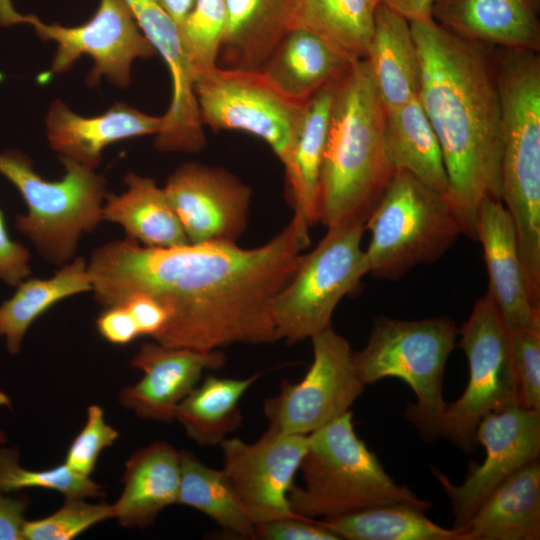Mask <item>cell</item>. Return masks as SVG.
<instances>
[{"mask_svg":"<svg viewBox=\"0 0 540 540\" xmlns=\"http://www.w3.org/2000/svg\"><path fill=\"white\" fill-rule=\"evenodd\" d=\"M309 243L293 218L271 240L249 249L236 242L153 248L125 237L91 253V292L104 307L134 294L154 298L168 317L153 340L167 347L212 351L268 344L279 340L273 301Z\"/></svg>","mask_w":540,"mask_h":540,"instance_id":"1","label":"cell"},{"mask_svg":"<svg viewBox=\"0 0 540 540\" xmlns=\"http://www.w3.org/2000/svg\"><path fill=\"white\" fill-rule=\"evenodd\" d=\"M410 25L421 66L418 98L447 172L445 197L462 234L476 240L482 201L501 200L497 48L459 38L433 19Z\"/></svg>","mask_w":540,"mask_h":540,"instance_id":"2","label":"cell"},{"mask_svg":"<svg viewBox=\"0 0 540 540\" xmlns=\"http://www.w3.org/2000/svg\"><path fill=\"white\" fill-rule=\"evenodd\" d=\"M385 114L365 60L350 64L335 82L320 171L317 217L326 227L365 225L395 174Z\"/></svg>","mask_w":540,"mask_h":540,"instance_id":"3","label":"cell"},{"mask_svg":"<svg viewBox=\"0 0 540 540\" xmlns=\"http://www.w3.org/2000/svg\"><path fill=\"white\" fill-rule=\"evenodd\" d=\"M501 201L515 226L526 280L540 290V56L497 48Z\"/></svg>","mask_w":540,"mask_h":540,"instance_id":"4","label":"cell"},{"mask_svg":"<svg viewBox=\"0 0 540 540\" xmlns=\"http://www.w3.org/2000/svg\"><path fill=\"white\" fill-rule=\"evenodd\" d=\"M299 470L304 486L294 485L288 500L293 513L304 518H332L399 503L426 511L432 505L388 475L357 436L351 410L308 435Z\"/></svg>","mask_w":540,"mask_h":540,"instance_id":"5","label":"cell"},{"mask_svg":"<svg viewBox=\"0 0 540 540\" xmlns=\"http://www.w3.org/2000/svg\"><path fill=\"white\" fill-rule=\"evenodd\" d=\"M458 334L448 317H379L363 349L353 351L354 367L364 385L390 377L411 388L416 401L407 404L405 417L425 441L442 436L447 404L443 398L444 370Z\"/></svg>","mask_w":540,"mask_h":540,"instance_id":"6","label":"cell"},{"mask_svg":"<svg viewBox=\"0 0 540 540\" xmlns=\"http://www.w3.org/2000/svg\"><path fill=\"white\" fill-rule=\"evenodd\" d=\"M60 160L63 177L49 181L23 153L0 152V174L17 188L27 206L25 214L16 216V229L44 260L58 267L73 260L81 237L103 222L107 196L103 175L71 159Z\"/></svg>","mask_w":540,"mask_h":540,"instance_id":"7","label":"cell"},{"mask_svg":"<svg viewBox=\"0 0 540 540\" xmlns=\"http://www.w3.org/2000/svg\"><path fill=\"white\" fill-rule=\"evenodd\" d=\"M368 273L398 279L439 259L462 234L445 195L397 170L365 222Z\"/></svg>","mask_w":540,"mask_h":540,"instance_id":"8","label":"cell"},{"mask_svg":"<svg viewBox=\"0 0 540 540\" xmlns=\"http://www.w3.org/2000/svg\"><path fill=\"white\" fill-rule=\"evenodd\" d=\"M327 229L317 246L301 255L292 277L273 301L272 315L279 339L296 343L331 327L339 302L368 273L361 247L364 224Z\"/></svg>","mask_w":540,"mask_h":540,"instance_id":"9","label":"cell"},{"mask_svg":"<svg viewBox=\"0 0 540 540\" xmlns=\"http://www.w3.org/2000/svg\"><path fill=\"white\" fill-rule=\"evenodd\" d=\"M459 335L458 346L467 357L469 379L462 395L446 404L442 436L471 453L477 444L476 428L481 418L521 405V396L507 328L487 293L475 302Z\"/></svg>","mask_w":540,"mask_h":540,"instance_id":"10","label":"cell"},{"mask_svg":"<svg viewBox=\"0 0 540 540\" xmlns=\"http://www.w3.org/2000/svg\"><path fill=\"white\" fill-rule=\"evenodd\" d=\"M194 89L203 126L254 135L288 166L307 101L284 94L261 70L219 65L199 76Z\"/></svg>","mask_w":540,"mask_h":540,"instance_id":"11","label":"cell"},{"mask_svg":"<svg viewBox=\"0 0 540 540\" xmlns=\"http://www.w3.org/2000/svg\"><path fill=\"white\" fill-rule=\"evenodd\" d=\"M0 20L29 24L41 39L56 43L50 74L67 72L83 55L91 57L90 85L104 77L116 87H126L131 82L133 62L156 53L125 0H99L94 15L73 27L44 23L32 14H19L9 0H0Z\"/></svg>","mask_w":540,"mask_h":540,"instance_id":"12","label":"cell"},{"mask_svg":"<svg viewBox=\"0 0 540 540\" xmlns=\"http://www.w3.org/2000/svg\"><path fill=\"white\" fill-rule=\"evenodd\" d=\"M311 340L313 361L302 380H282L279 393L264 401L270 429L308 435L351 410L363 393L348 341L331 327Z\"/></svg>","mask_w":540,"mask_h":540,"instance_id":"13","label":"cell"},{"mask_svg":"<svg viewBox=\"0 0 540 540\" xmlns=\"http://www.w3.org/2000/svg\"><path fill=\"white\" fill-rule=\"evenodd\" d=\"M485 459L471 464L461 484L433 467L453 514V527L465 526L491 493L516 471L539 459L540 411L521 405L485 414L476 428Z\"/></svg>","mask_w":540,"mask_h":540,"instance_id":"14","label":"cell"},{"mask_svg":"<svg viewBox=\"0 0 540 540\" xmlns=\"http://www.w3.org/2000/svg\"><path fill=\"white\" fill-rule=\"evenodd\" d=\"M308 435L268 428L254 443L234 437L219 444L223 471L255 525L296 515L288 495L307 450Z\"/></svg>","mask_w":540,"mask_h":540,"instance_id":"15","label":"cell"},{"mask_svg":"<svg viewBox=\"0 0 540 540\" xmlns=\"http://www.w3.org/2000/svg\"><path fill=\"white\" fill-rule=\"evenodd\" d=\"M163 189L192 244L236 242L246 229L251 189L223 168L183 163Z\"/></svg>","mask_w":540,"mask_h":540,"instance_id":"16","label":"cell"},{"mask_svg":"<svg viewBox=\"0 0 540 540\" xmlns=\"http://www.w3.org/2000/svg\"><path fill=\"white\" fill-rule=\"evenodd\" d=\"M125 1L142 33L164 60L171 77V101L162 115L163 124L154 146L162 152H198L206 146V137L179 27L159 0Z\"/></svg>","mask_w":540,"mask_h":540,"instance_id":"17","label":"cell"},{"mask_svg":"<svg viewBox=\"0 0 540 540\" xmlns=\"http://www.w3.org/2000/svg\"><path fill=\"white\" fill-rule=\"evenodd\" d=\"M225 362L220 349L199 351L146 342L130 360L131 367L141 370L143 376L121 390L119 402L139 418L172 423L177 406L198 385L203 373L220 369Z\"/></svg>","mask_w":540,"mask_h":540,"instance_id":"18","label":"cell"},{"mask_svg":"<svg viewBox=\"0 0 540 540\" xmlns=\"http://www.w3.org/2000/svg\"><path fill=\"white\" fill-rule=\"evenodd\" d=\"M488 273L487 294L507 328L540 324V308L530 297L514 223L499 199L482 201L476 220Z\"/></svg>","mask_w":540,"mask_h":540,"instance_id":"19","label":"cell"},{"mask_svg":"<svg viewBox=\"0 0 540 540\" xmlns=\"http://www.w3.org/2000/svg\"><path fill=\"white\" fill-rule=\"evenodd\" d=\"M163 116L146 114L125 103H117L92 117L79 115L62 100H54L47 110L45 130L48 143L60 158L71 159L96 169L104 149L125 139L156 135Z\"/></svg>","mask_w":540,"mask_h":540,"instance_id":"20","label":"cell"},{"mask_svg":"<svg viewBox=\"0 0 540 540\" xmlns=\"http://www.w3.org/2000/svg\"><path fill=\"white\" fill-rule=\"evenodd\" d=\"M540 0H434L432 19L467 41L540 50Z\"/></svg>","mask_w":540,"mask_h":540,"instance_id":"21","label":"cell"},{"mask_svg":"<svg viewBox=\"0 0 540 540\" xmlns=\"http://www.w3.org/2000/svg\"><path fill=\"white\" fill-rule=\"evenodd\" d=\"M122 484L112 504L114 518L124 528L151 526L165 508L177 504L180 452L164 441L137 449L125 463Z\"/></svg>","mask_w":540,"mask_h":540,"instance_id":"22","label":"cell"},{"mask_svg":"<svg viewBox=\"0 0 540 540\" xmlns=\"http://www.w3.org/2000/svg\"><path fill=\"white\" fill-rule=\"evenodd\" d=\"M298 0H226L219 58L225 68L262 70L294 28Z\"/></svg>","mask_w":540,"mask_h":540,"instance_id":"23","label":"cell"},{"mask_svg":"<svg viewBox=\"0 0 540 540\" xmlns=\"http://www.w3.org/2000/svg\"><path fill=\"white\" fill-rule=\"evenodd\" d=\"M364 60L385 110L418 97L421 66L410 22L381 3Z\"/></svg>","mask_w":540,"mask_h":540,"instance_id":"24","label":"cell"},{"mask_svg":"<svg viewBox=\"0 0 540 540\" xmlns=\"http://www.w3.org/2000/svg\"><path fill=\"white\" fill-rule=\"evenodd\" d=\"M461 528L464 540L540 539L539 459L498 486Z\"/></svg>","mask_w":540,"mask_h":540,"instance_id":"25","label":"cell"},{"mask_svg":"<svg viewBox=\"0 0 540 540\" xmlns=\"http://www.w3.org/2000/svg\"><path fill=\"white\" fill-rule=\"evenodd\" d=\"M124 183L126 190L121 194H107L103 221L120 225L127 238L147 247L190 243L163 187L134 172L125 175Z\"/></svg>","mask_w":540,"mask_h":540,"instance_id":"26","label":"cell"},{"mask_svg":"<svg viewBox=\"0 0 540 540\" xmlns=\"http://www.w3.org/2000/svg\"><path fill=\"white\" fill-rule=\"evenodd\" d=\"M335 82L324 86L307 100L291 159L285 168L294 207L292 218L308 236L310 228L318 222L319 178Z\"/></svg>","mask_w":540,"mask_h":540,"instance_id":"27","label":"cell"},{"mask_svg":"<svg viewBox=\"0 0 540 540\" xmlns=\"http://www.w3.org/2000/svg\"><path fill=\"white\" fill-rule=\"evenodd\" d=\"M385 111V146L395 170L446 195L448 177L441 147L419 98Z\"/></svg>","mask_w":540,"mask_h":540,"instance_id":"28","label":"cell"},{"mask_svg":"<svg viewBox=\"0 0 540 540\" xmlns=\"http://www.w3.org/2000/svg\"><path fill=\"white\" fill-rule=\"evenodd\" d=\"M350 66L313 33L293 28L261 70L284 94L307 101Z\"/></svg>","mask_w":540,"mask_h":540,"instance_id":"29","label":"cell"},{"mask_svg":"<svg viewBox=\"0 0 540 540\" xmlns=\"http://www.w3.org/2000/svg\"><path fill=\"white\" fill-rule=\"evenodd\" d=\"M92 290L88 261L76 256L49 278H26L13 295L0 305V337L7 351L17 355L23 339L40 316L60 301Z\"/></svg>","mask_w":540,"mask_h":540,"instance_id":"30","label":"cell"},{"mask_svg":"<svg viewBox=\"0 0 540 540\" xmlns=\"http://www.w3.org/2000/svg\"><path fill=\"white\" fill-rule=\"evenodd\" d=\"M258 378L257 373L244 379L208 375L179 403L175 420L197 444L219 445L241 426L240 400Z\"/></svg>","mask_w":540,"mask_h":540,"instance_id":"31","label":"cell"},{"mask_svg":"<svg viewBox=\"0 0 540 540\" xmlns=\"http://www.w3.org/2000/svg\"><path fill=\"white\" fill-rule=\"evenodd\" d=\"M378 0H298L294 28L305 29L346 62L364 60Z\"/></svg>","mask_w":540,"mask_h":540,"instance_id":"32","label":"cell"},{"mask_svg":"<svg viewBox=\"0 0 540 540\" xmlns=\"http://www.w3.org/2000/svg\"><path fill=\"white\" fill-rule=\"evenodd\" d=\"M406 503L384 505L319 522L339 539L349 540H464L462 528H444Z\"/></svg>","mask_w":540,"mask_h":540,"instance_id":"33","label":"cell"},{"mask_svg":"<svg viewBox=\"0 0 540 540\" xmlns=\"http://www.w3.org/2000/svg\"><path fill=\"white\" fill-rule=\"evenodd\" d=\"M179 452L177 504L200 511L228 533L253 539L255 524L243 509L223 469L207 466L188 450Z\"/></svg>","mask_w":540,"mask_h":540,"instance_id":"34","label":"cell"},{"mask_svg":"<svg viewBox=\"0 0 540 540\" xmlns=\"http://www.w3.org/2000/svg\"><path fill=\"white\" fill-rule=\"evenodd\" d=\"M3 445L0 444V489L7 494L27 488L53 490L65 498H96L104 494L91 477L72 471L64 462L44 470L26 469L20 463L19 449Z\"/></svg>","mask_w":540,"mask_h":540,"instance_id":"35","label":"cell"},{"mask_svg":"<svg viewBox=\"0 0 540 540\" xmlns=\"http://www.w3.org/2000/svg\"><path fill=\"white\" fill-rule=\"evenodd\" d=\"M226 23V0H195L179 27L194 81L218 66Z\"/></svg>","mask_w":540,"mask_h":540,"instance_id":"36","label":"cell"},{"mask_svg":"<svg viewBox=\"0 0 540 540\" xmlns=\"http://www.w3.org/2000/svg\"><path fill=\"white\" fill-rule=\"evenodd\" d=\"M114 518L112 504L90 503L85 498H65L54 513L26 520L23 540H71L94 525Z\"/></svg>","mask_w":540,"mask_h":540,"instance_id":"37","label":"cell"},{"mask_svg":"<svg viewBox=\"0 0 540 540\" xmlns=\"http://www.w3.org/2000/svg\"><path fill=\"white\" fill-rule=\"evenodd\" d=\"M507 332L521 405L540 411V324L507 328Z\"/></svg>","mask_w":540,"mask_h":540,"instance_id":"38","label":"cell"},{"mask_svg":"<svg viewBox=\"0 0 540 540\" xmlns=\"http://www.w3.org/2000/svg\"><path fill=\"white\" fill-rule=\"evenodd\" d=\"M119 438V432L105 420L101 406L92 404L87 409L84 426L71 442L64 464L72 471L90 477L98 458Z\"/></svg>","mask_w":540,"mask_h":540,"instance_id":"39","label":"cell"},{"mask_svg":"<svg viewBox=\"0 0 540 540\" xmlns=\"http://www.w3.org/2000/svg\"><path fill=\"white\" fill-rule=\"evenodd\" d=\"M253 539L261 540H338L314 519L293 515L255 525Z\"/></svg>","mask_w":540,"mask_h":540,"instance_id":"40","label":"cell"},{"mask_svg":"<svg viewBox=\"0 0 540 540\" xmlns=\"http://www.w3.org/2000/svg\"><path fill=\"white\" fill-rule=\"evenodd\" d=\"M30 258L29 250L10 237L0 209V281L16 287L28 278L31 275Z\"/></svg>","mask_w":540,"mask_h":540,"instance_id":"41","label":"cell"},{"mask_svg":"<svg viewBox=\"0 0 540 540\" xmlns=\"http://www.w3.org/2000/svg\"><path fill=\"white\" fill-rule=\"evenodd\" d=\"M105 308L96 319V328L103 339L123 346L141 336L134 318L124 305Z\"/></svg>","mask_w":540,"mask_h":540,"instance_id":"42","label":"cell"},{"mask_svg":"<svg viewBox=\"0 0 540 540\" xmlns=\"http://www.w3.org/2000/svg\"><path fill=\"white\" fill-rule=\"evenodd\" d=\"M119 305H124L129 310L141 336H149L154 339L167 321L168 316L165 308L148 295H131Z\"/></svg>","mask_w":540,"mask_h":540,"instance_id":"43","label":"cell"},{"mask_svg":"<svg viewBox=\"0 0 540 540\" xmlns=\"http://www.w3.org/2000/svg\"><path fill=\"white\" fill-rule=\"evenodd\" d=\"M6 494L0 489V540H23L28 498L25 495L11 497Z\"/></svg>","mask_w":540,"mask_h":540,"instance_id":"44","label":"cell"},{"mask_svg":"<svg viewBox=\"0 0 540 540\" xmlns=\"http://www.w3.org/2000/svg\"><path fill=\"white\" fill-rule=\"evenodd\" d=\"M389 9L398 13L409 22L427 21L432 19L434 0H378Z\"/></svg>","mask_w":540,"mask_h":540,"instance_id":"45","label":"cell"},{"mask_svg":"<svg viewBox=\"0 0 540 540\" xmlns=\"http://www.w3.org/2000/svg\"><path fill=\"white\" fill-rule=\"evenodd\" d=\"M159 2L180 27L195 0H159Z\"/></svg>","mask_w":540,"mask_h":540,"instance_id":"46","label":"cell"},{"mask_svg":"<svg viewBox=\"0 0 540 540\" xmlns=\"http://www.w3.org/2000/svg\"><path fill=\"white\" fill-rule=\"evenodd\" d=\"M7 442L6 433L0 429V444H5Z\"/></svg>","mask_w":540,"mask_h":540,"instance_id":"47","label":"cell"}]
</instances>
